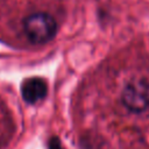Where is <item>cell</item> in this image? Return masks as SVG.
<instances>
[{
	"label": "cell",
	"instance_id": "cell-1",
	"mask_svg": "<svg viewBox=\"0 0 149 149\" xmlns=\"http://www.w3.org/2000/svg\"><path fill=\"white\" fill-rule=\"evenodd\" d=\"M23 31L33 44H45L57 34V22L45 12H36L23 20Z\"/></svg>",
	"mask_w": 149,
	"mask_h": 149
},
{
	"label": "cell",
	"instance_id": "cell-2",
	"mask_svg": "<svg viewBox=\"0 0 149 149\" xmlns=\"http://www.w3.org/2000/svg\"><path fill=\"white\" fill-rule=\"evenodd\" d=\"M122 104L134 113H141L149 108V81L146 79H133L121 93Z\"/></svg>",
	"mask_w": 149,
	"mask_h": 149
},
{
	"label": "cell",
	"instance_id": "cell-3",
	"mask_svg": "<svg viewBox=\"0 0 149 149\" xmlns=\"http://www.w3.org/2000/svg\"><path fill=\"white\" fill-rule=\"evenodd\" d=\"M48 93V85L41 77L26 78L21 84V95L27 104H37L42 101Z\"/></svg>",
	"mask_w": 149,
	"mask_h": 149
},
{
	"label": "cell",
	"instance_id": "cell-4",
	"mask_svg": "<svg viewBox=\"0 0 149 149\" xmlns=\"http://www.w3.org/2000/svg\"><path fill=\"white\" fill-rule=\"evenodd\" d=\"M48 149H65L58 137H51L48 143Z\"/></svg>",
	"mask_w": 149,
	"mask_h": 149
}]
</instances>
